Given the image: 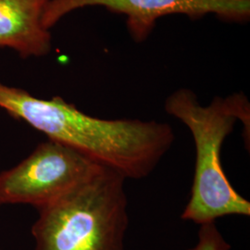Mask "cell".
<instances>
[{
  "instance_id": "cell-1",
  "label": "cell",
  "mask_w": 250,
  "mask_h": 250,
  "mask_svg": "<svg viewBox=\"0 0 250 250\" xmlns=\"http://www.w3.org/2000/svg\"><path fill=\"white\" fill-rule=\"evenodd\" d=\"M0 107L125 180L149 176L175 140L169 124L90 116L62 97L39 99L1 81Z\"/></svg>"
},
{
  "instance_id": "cell-2",
  "label": "cell",
  "mask_w": 250,
  "mask_h": 250,
  "mask_svg": "<svg viewBox=\"0 0 250 250\" xmlns=\"http://www.w3.org/2000/svg\"><path fill=\"white\" fill-rule=\"evenodd\" d=\"M165 111L189 129L196 148L195 172L191 196L181 218L201 224L224 216H250V202L232 188L225 175L221 152L236 122L244 125V138L250 148V104L236 93L226 98L215 97L202 106L196 93L179 88L165 100Z\"/></svg>"
},
{
  "instance_id": "cell-3",
  "label": "cell",
  "mask_w": 250,
  "mask_h": 250,
  "mask_svg": "<svg viewBox=\"0 0 250 250\" xmlns=\"http://www.w3.org/2000/svg\"><path fill=\"white\" fill-rule=\"evenodd\" d=\"M125 179L103 168L38 209L35 250H125L129 225Z\"/></svg>"
},
{
  "instance_id": "cell-4",
  "label": "cell",
  "mask_w": 250,
  "mask_h": 250,
  "mask_svg": "<svg viewBox=\"0 0 250 250\" xmlns=\"http://www.w3.org/2000/svg\"><path fill=\"white\" fill-rule=\"evenodd\" d=\"M103 168L71 147L47 139L18 165L0 173V202L40 209Z\"/></svg>"
},
{
  "instance_id": "cell-5",
  "label": "cell",
  "mask_w": 250,
  "mask_h": 250,
  "mask_svg": "<svg viewBox=\"0 0 250 250\" xmlns=\"http://www.w3.org/2000/svg\"><path fill=\"white\" fill-rule=\"evenodd\" d=\"M102 7L126 17L128 32L134 42L142 43L153 32L159 19L185 15L191 20L214 14L224 21H250V0H49L42 22L50 30L76 9Z\"/></svg>"
},
{
  "instance_id": "cell-6",
  "label": "cell",
  "mask_w": 250,
  "mask_h": 250,
  "mask_svg": "<svg viewBox=\"0 0 250 250\" xmlns=\"http://www.w3.org/2000/svg\"><path fill=\"white\" fill-rule=\"evenodd\" d=\"M49 0H0V47L22 59L51 51L52 36L42 18Z\"/></svg>"
},
{
  "instance_id": "cell-7",
  "label": "cell",
  "mask_w": 250,
  "mask_h": 250,
  "mask_svg": "<svg viewBox=\"0 0 250 250\" xmlns=\"http://www.w3.org/2000/svg\"><path fill=\"white\" fill-rule=\"evenodd\" d=\"M231 245L224 239L215 222L201 224L198 242L195 248L188 250H230Z\"/></svg>"
},
{
  "instance_id": "cell-8",
  "label": "cell",
  "mask_w": 250,
  "mask_h": 250,
  "mask_svg": "<svg viewBox=\"0 0 250 250\" xmlns=\"http://www.w3.org/2000/svg\"><path fill=\"white\" fill-rule=\"evenodd\" d=\"M2 205V204H1V202H0V206Z\"/></svg>"
}]
</instances>
